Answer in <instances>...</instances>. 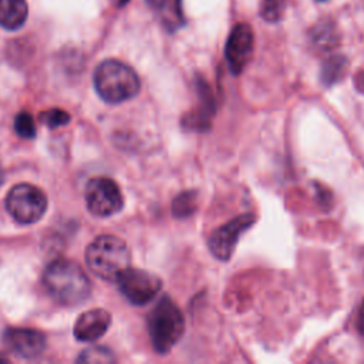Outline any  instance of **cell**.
I'll return each instance as SVG.
<instances>
[{
    "label": "cell",
    "mask_w": 364,
    "mask_h": 364,
    "mask_svg": "<svg viewBox=\"0 0 364 364\" xmlns=\"http://www.w3.org/2000/svg\"><path fill=\"white\" fill-rule=\"evenodd\" d=\"M3 344L13 355L31 360L46 350V336L34 328L10 327L3 333Z\"/></svg>",
    "instance_id": "30bf717a"
},
{
    "label": "cell",
    "mask_w": 364,
    "mask_h": 364,
    "mask_svg": "<svg viewBox=\"0 0 364 364\" xmlns=\"http://www.w3.org/2000/svg\"><path fill=\"white\" fill-rule=\"evenodd\" d=\"M317 1H326V0H317Z\"/></svg>",
    "instance_id": "603a6c76"
},
{
    "label": "cell",
    "mask_w": 364,
    "mask_h": 364,
    "mask_svg": "<svg viewBox=\"0 0 364 364\" xmlns=\"http://www.w3.org/2000/svg\"><path fill=\"white\" fill-rule=\"evenodd\" d=\"M128 1H129V0H112V3H114L117 7H122V6H125Z\"/></svg>",
    "instance_id": "ffe728a7"
},
{
    "label": "cell",
    "mask_w": 364,
    "mask_h": 364,
    "mask_svg": "<svg viewBox=\"0 0 364 364\" xmlns=\"http://www.w3.org/2000/svg\"><path fill=\"white\" fill-rule=\"evenodd\" d=\"M0 361H1V363H6V361H7V358H6V357H3V355H0Z\"/></svg>",
    "instance_id": "7402d4cb"
},
{
    "label": "cell",
    "mask_w": 364,
    "mask_h": 364,
    "mask_svg": "<svg viewBox=\"0 0 364 364\" xmlns=\"http://www.w3.org/2000/svg\"><path fill=\"white\" fill-rule=\"evenodd\" d=\"M44 286L48 294L64 306H77L91 293V282L84 270L68 259H55L44 270Z\"/></svg>",
    "instance_id": "6da1fadb"
},
{
    "label": "cell",
    "mask_w": 364,
    "mask_h": 364,
    "mask_svg": "<svg viewBox=\"0 0 364 364\" xmlns=\"http://www.w3.org/2000/svg\"><path fill=\"white\" fill-rule=\"evenodd\" d=\"M3 181H4V172H3V169H1V166H0V185L3 183Z\"/></svg>",
    "instance_id": "44dd1931"
},
{
    "label": "cell",
    "mask_w": 364,
    "mask_h": 364,
    "mask_svg": "<svg viewBox=\"0 0 364 364\" xmlns=\"http://www.w3.org/2000/svg\"><path fill=\"white\" fill-rule=\"evenodd\" d=\"M158 23L169 33L185 26V16L181 0H145Z\"/></svg>",
    "instance_id": "7c38bea8"
},
{
    "label": "cell",
    "mask_w": 364,
    "mask_h": 364,
    "mask_svg": "<svg viewBox=\"0 0 364 364\" xmlns=\"http://www.w3.org/2000/svg\"><path fill=\"white\" fill-rule=\"evenodd\" d=\"M87 208L94 216L107 218L118 213L124 206V198L115 181L97 176L88 181L85 188Z\"/></svg>",
    "instance_id": "52a82bcc"
},
{
    "label": "cell",
    "mask_w": 364,
    "mask_h": 364,
    "mask_svg": "<svg viewBox=\"0 0 364 364\" xmlns=\"http://www.w3.org/2000/svg\"><path fill=\"white\" fill-rule=\"evenodd\" d=\"M286 10V1L284 0H260L259 13L263 20L274 23L279 21L283 17V13Z\"/></svg>",
    "instance_id": "9a60e30c"
},
{
    "label": "cell",
    "mask_w": 364,
    "mask_h": 364,
    "mask_svg": "<svg viewBox=\"0 0 364 364\" xmlns=\"http://www.w3.org/2000/svg\"><path fill=\"white\" fill-rule=\"evenodd\" d=\"M148 331L152 347L159 354L169 353L185 331V318L168 296L161 297L148 316Z\"/></svg>",
    "instance_id": "277c9868"
},
{
    "label": "cell",
    "mask_w": 364,
    "mask_h": 364,
    "mask_svg": "<svg viewBox=\"0 0 364 364\" xmlns=\"http://www.w3.org/2000/svg\"><path fill=\"white\" fill-rule=\"evenodd\" d=\"M14 129L18 136L24 139H31L36 136V125L33 117L27 111H21L14 118Z\"/></svg>",
    "instance_id": "ac0fdd59"
},
{
    "label": "cell",
    "mask_w": 364,
    "mask_h": 364,
    "mask_svg": "<svg viewBox=\"0 0 364 364\" xmlns=\"http://www.w3.org/2000/svg\"><path fill=\"white\" fill-rule=\"evenodd\" d=\"M85 260L95 276L105 280H115L129 266L131 253L122 239L112 235H102L88 245Z\"/></svg>",
    "instance_id": "3957f363"
},
{
    "label": "cell",
    "mask_w": 364,
    "mask_h": 364,
    "mask_svg": "<svg viewBox=\"0 0 364 364\" xmlns=\"http://www.w3.org/2000/svg\"><path fill=\"white\" fill-rule=\"evenodd\" d=\"M94 87L108 104H119L135 97L141 88L138 74L119 60H104L94 71Z\"/></svg>",
    "instance_id": "7a4b0ae2"
},
{
    "label": "cell",
    "mask_w": 364,
    "mask_h": 364,
    "mask_svg": "<svg viewBox=\"0 0 364 364\" xmlns=\"http://www.w3.org/2000/svg\"><path fill=\"white\" fill-rule=\"evenodd\" d=\"M111 326V314L104 309H92L81 313L74 324V337L78 341H95Z\"/></svg>",
    "instance_id": "8fae6325"
},
{
    "label": "cell",
    "mask_w": 364,
    "mask_h": 364,
    "mask_svg": "<svg viewBox=\"0 0 364 364\" xmlns=\"http://www.w3.org/2000/svg\"><path fill=\"white\" fill-rule=\"evenodd\" d=\"M78 363H112L114 355L107 347L94 346L85 348L77 358Z\"/></svg>",
    "instance_id": "e0dca14e"
},
{
    "label": "cell",
    "mask_w": 364,
    "mask_h": 364,
    "mask_svg": "<svg viewBox=\"0 0 364 364\" xmlns=\"http://www.w3.org/2000/svg\"><path fill=\"white\" fill-rule=\"evenodd\" d=\"M6 208L16 222L31 225L46 213L47 196L40 188L31 183H17L7 193Z\"/></svg>",
    "instance_id": "5b68a950"
},
{
    "label": "cell",
    "mask_w": 364,
    "mask_h": 364,
    "mask_svg": "<svg viewBox=\"0 0 364 364\" xmlns=\"http://www.w3.org/2000/svg\"><path fill=\"white\" fill-rule=\"evenodd\" d=\"M256 222L253 213H243L218 228L209 237V249L219 260H229L240 235Z\"/></svg>",
    "instance_id": "ba28073f"
},
{
    "label": "cell",
    "mask_w": 364,
    "mask_h": 364,
    "mask_svg": "<svg viewBox=\"0 0 364 364\" xmlns=\"http://www.w3.org/2000/svg\"><path fill=\"white\" fill-rule=\"evenodd\" d=\"M28 16L26 0H0V27L9 31L24 26Z\"/></svg>",
    "instance_id": "4fadbf2b"
},
{
    "label": "cell",
    "mask_w": 364,
    "mask_h": 364,
    "mask_svg": "<svg viewBox=\"0 0 364 364\" xmlns=\"http://www.w3.org/2000/svg\"><path fill=\"white\" fill-rule=\"evenodd\" d=\"M121 293L134 306H145L159 293L161 279L142 269L127 267L115 279Z\"/></svg>",
    "instance_id": "8992f818"
},
{
    "label": "cell",
    "mask_w": 364,
    "mask_h": 364,
    "mask_svg": "<svg viewBox=\"0 0 364 364\" xmlns=\"http://www.w3.org/2000/svg\"><path fill=\"white\" fill-rule=\"evenodd\" d=\"M40 119L43 124H46L48 128H57L63 127L70 122V115L60 108H51L40 114Z\"/></svg>",
    "instance_id": "d6986e66"
},
{
    "label": "cell",
    "mask_w": 364,
    "mask_h": 364,
    "mask_svg": "<svg viewBox=\"0 0 364 364\" xmlns=\"http://www.w3.org/2000/svg\"><path fill=\"white\" fill-rule=\"evenodd\" d=\"M310 38L316 47L330 50L338 43V31L331 20H321L311 28Z\"/></svg>",
    "instance_id": "5bb4252c"
},
{
    "label": "cell",
    "mask_w": 364,
    "mask_h": 364,
    "mask_svg": "<svg viewBox=\"0 0 364 364\" xmlns=\"http://www.w3.org/2000/svg\"><path fill=\"white\" fill-rule=\"evenodd\" d=\"M253 44L255 37L250 24L237 23L232 28L225 46V57L233 74L237 75L246 68L253 54Z\"/></svg>",
    "instance_id": "9c48e42d"
},
{
    "label": "cell",
    "mask_w": 364,
    "mask_h": 364,
    "mask_svg": "<svg viewBox=\"0 0 364 364\" xmlns=\"http://www.w3.org/2000/svg\"><path fill=\"white\" fill-rule=\"evenodd\" d=\"M196 209V195L193 192H183L173 199L172 213L176 218H185Z\"/></svg>",
    "instance_id": "2e32d148"
}]
</instances>
